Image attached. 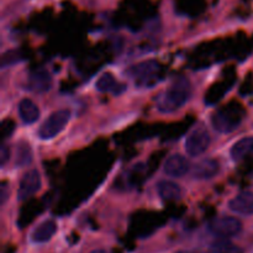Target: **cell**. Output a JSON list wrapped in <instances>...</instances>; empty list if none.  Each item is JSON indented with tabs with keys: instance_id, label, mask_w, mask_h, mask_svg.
Instances as JSON below:
<instances>
[{
	"instance_id": "4",
	"label": "cell",
	"mask_w": 253,
	"mask_h": 253,
	"mask_svg": "<svg viewBox=\"0 0 253 253\" xmlns=\"http://www.w3.org/2000/svg\"><path fill=\"white\" fill-rule=\"evenodd\" d=\"M209 231L222 239L234 237L242 231V222L234 216H220L210 221Z\"/></svg>"
},
{
	"instance_id": "2",
	"label": "cell",
	"mask_w": 253,
	"mask_h": 253,
	"mask_svg": "<svg viewBox=\"0 0 253 253\" xmlns=\"http://www.w3.org/2000/svg\"><path fill=\"white\" fill-rule=\"evenodd\" d=\"M69 119H71V111L68 109H61V110L54 111L40 126L37 135L41 140H51V138L56 137L66 127Z\"/></svg>"
},
{
	"instance_id": "12",
	"label": "cell",
	"mask_w": 253,
	"mask_h": 253,
	"mask_svg": "<svg viewBox=\"0 0 253 253\" xmlns=\"http://www.w3.org/2000/svg\"><path fill=\"white\" fill-rule=\"evenodd\" d=\"M57 231L56 222L52 220H47L40 224L31 234V241L35 244H44L53 237Z\"/></svg>"
},
{
	"instance_id": "22",
	"label": "cell",
	"mask_w": 253,
	"mask_h": 253,
	"mask_svg": "<svg viewBox=\"0 0 253 253\" xmlns=\"http://www.w3.org/2000/svg\"><path fill=\"white\" fill-rule=\"evenodd\" d=\"M90 253H108V252H106L105 250H94V251Z\"/></svg>"
},
{
	"instance_id": "15",
	"label": "cell",
	"mask_w": 253,
	"mask_h": 253,
	"mask_svg": "<svg viewBox=\"0 0 253 253\" xmlns=\"http://www.w3.org/2000/svg\"><path fill=\"white\" fill-rule=\"evenodd\" d=\"M232 160L241 161L247 156L253 155V137H244L240 141H237L230 151Z\"/></svg>"
},
{
	"instance_id": "5",
	"label": "cell",
	"mask_w": 253,
	"mask_h": 253,
	"mask_svg": "<svg viewBox=\"0 0 253 253\" xmlns=\"http://www.w3.org/2000/svg\"><path fill=\"white\" fill-rule=\"evenodd\" d=\"M241 119L242 116H240L232 109H222V110H217L212 114L211 125L219 132L229 133L239 127Z\"/></svg>"
},
{
	"instance_id": "17",
	"label": "cell",
	"mask_w": 253,
	"mask_h": 253,
	"mask_svg": "<svg viewBox=\"0 0 253 253\" xmlns=\"http://www.w3.org/2000/svg\"><path fill=\"white\" fill-rule=\"evenodd\" d=\"M96 90L101 91V93H108V91L114 90L116 89L118 84H116L115 78H114L113 74L110 73H104L100 78L98 79L95 84Z\"/></svg>"
},
{
	"instance_id": "9",
	"label": "cell",
	"mask_w": 253,
	"mask_h": 253,
	"mask_svg": "<svg viewBox=\"0 0 253 253\" xmlns=\"http://www.w3.org/2000/svg\"><path fill=\"white\" fill-rule=\"evenodd\" d=\"M229 209L244 216L253 215V192H242L230 200Z\"/></svg>"
},
{
	"instance_id": "14",
	"label": "cell",
	"mask_w": 253,
	"mask_h": 253,
	"mask_svg": "<svg viewBox=\"0 0 253 253\" xmlns=\"http://www.w3.org/2000/svg\"><path fill=\"white\" fill-rule=\"evenodd\" d=\"M157 192L165 200H178L182 197V188L170 180H160L157 183Z\"/></svg>"
},
{
	"instance_id": "11",
	"label": "cell",
	"mask_w": 253,
	"mask_h": 253,
	"mask_svg": "<svg viewBox=\"0 0 253 253\" xmlns=\"http://www.w3.org/2000/svg\"><path fill=\"white\" fill-rule=\"evenodd\" d=\"M160 69V66L156 61H143L137 64H133L127 69V73L135 79H148L152 78Z\"/></svg>"
},
{
	"instance_id": "16",
	"label": "cell",
	"mask_w": 253,
	"mask_h": 253,
	"mask_svg": "<svg viewBox=\"0 0 253 253\" xmlns=\"http://www.w3.org/2000/svg\"><path fill=\"white\" fill-rule=\"evenodd\" d=\"M32 161V151L29 143L20 142L17 146L16 153V165L17 166H26Z\"/></svg>"
},
{
	"instance_id": "23",
	"label": "cell",
	"mask_w": 253,
	"mask_h": 253,
	"mask_svg": "<svg viewBox=\"0 0 253 253\" xmlns=\"http://www.w3.org/2000/svg\"><path fill=\"white\" fill-rule=\"evenodd\" d=\"M177 253H190V252H188V251H179V252H177Z\"/></svg>"
},
{
	"instance_id": "8",
	"label": "cell",
	"mask_w": 253,
	"mask_h": 253,
	"mask_svg": "<svg viewBox=\"0 0 253 253\" xmlns=\"http://www.w3.org/2000/svg\"><path fill=\"white\" fill-rule=\"evenodd\" d=\"M189 162L187 158L182 155H173L166 161L163 166V172L167 175L173 178H180L185 175L189 170Z\"/></svg>"
},
{
	"instance_id": "10",
	"label": "cell",
	"mask_w": 253,
	"mask_h": 253,
	"mask_svg": "<svg viewBox=\"0 0 253 253\" xmlns=\"http://www.w3.org/2000/svg\"><path fill=\"white\" fill-rule=\"evenodd\" d=\"M220 172V162L214 158H208L195 165L193 177L199 180H208L216 177Z\"/></svg>"
},
{
	"instance_id": "13",
	"label": "cell",
	"mask_w": 253,
	"mask_h": 253,
	"mask_svg": "<svg viewBox=\"0 0 253 253\" xmlns=\"http://www.w3.org/2000/svg\"><path fill=\"white\" fill-rule=\"evenodd\" d=\"M19 115L25 124L36 123L40 118L39 106L31 99H22L19 103Z\"/></svg>"
},
{
	"instance_id": "6",
	"label": "cell",
	"mask_w": 253,
	"mask_h": 253,
	"mask_svg": "<svg viewBox=\"0 0 253 253\" xmlns=\"http://www.w3.org/2000/svg\"><path fill=\"white\" fill-rule=\"evenodd\" d=\"M41 188V175L37 169H30L22 175L17 190L19 200H26L35 193H37Z\"/></svg>"
},
{
	"instance_id": "20",
	"label": "cell",
	"mask_w": 253,
	"mask_h": 253,
	"mask_svg": "<svg viewBox=\"0 0 253 253\" xmlns=\"http://www.w3.org/2000/svg\"><path fill=\"white\" fill-rule=\"evenodd\" d=\"M0 155H1V165L4 166L5 163H6V161L9 160V156H10V148L7 147L6 145H4L1 147V152H0Z\"/></svg>"
},
{
	"instance_id": "19",
	"label": "cell",
	"mask_w": 253,
	"mask_h": 253,
	"mask_svg": "<svg viewBox=\"0 0 253 253\" xmlns=\"http://www.w3.org/2000/svg\"><path fill=\"white\" fill-rule=\"evenodd\" d=\"M21 59V56H20V52L16 51V49H12V51H7L6 53H4L1 56V67L5 68V67L10 66V64H14L16 62H19Z\"/></svg>"
},
{
	"instance_id": "18",
	"label": "cell",
	"mask_w": 253,
	"mask_h": 253,
	"mask_svg": "<svg viewBox=\"0 0 253 253\" xmlns=\"http://www.w3.org/2000/svg\"><path fill=\"white\" fill-rule=\"evenodd\" d=\"M215 253H239V249L227 241H217L212 245Z\"/></svg>"
},
{
	"instance_id": "7",
	"label": "cell",
	"mask_w": 253,
	"mask_h": 253,
	"mask_svg": "<svg viewBox=\"0 0 253 253\" xmlns=\"http://www.w3.org/2000/svg\"><path fill=\"white\" fill-rule=\"evenodd\" d=\"M27 89L35 93H46L52 86V77L46 69L32 72L27 78Z\"/></svg>"
},
{
	"instance_id": "21",
	"label": "cell",
	"mask_w": 253,
	"mask_h": 253,
	"mask_svg": "<svg viewBox=\"0 0 253 253\" xmlns=\"http://www.w3.org/2000/svg\"><path fill=\"white\" fill-rule=\"evenodd\" d=\"M1 195H2V203L5 202V197H6V193H5V187L4 185H2V193H1Z\"/></svg>"
},
{
	"instance_id": "3",
	"label": "cell",
	"mask_w": 253,
	"mask_h": 253,
	"mask_svg": "<svg viewBox=\"0 0 253 253\" xmlns=\"http://www.w3.org/2000/svg\"><path fill=\"white\" fill-rule=\"evenodd\" d=\"M211 137L204 126H197L185 140V151L190 157L202 156L209 148Z\"/></svg>"
},
{
	"instance_id": "1",
	"label": "cell",
	"mask_w": 253,
	"mask_h": 253,
	"mask_svg": "<svg viewBox=\"0 0 253 253\" xmlns=\"http://www.w3.org/2000/svg\"><path fill=\"white\" fill-rule=\"evenodd\" d=\"M192 95V85L185 77H178L173 83L160 94L157 109L163 114H170L182 108Z\"/></svg>"
}]
</instances>
